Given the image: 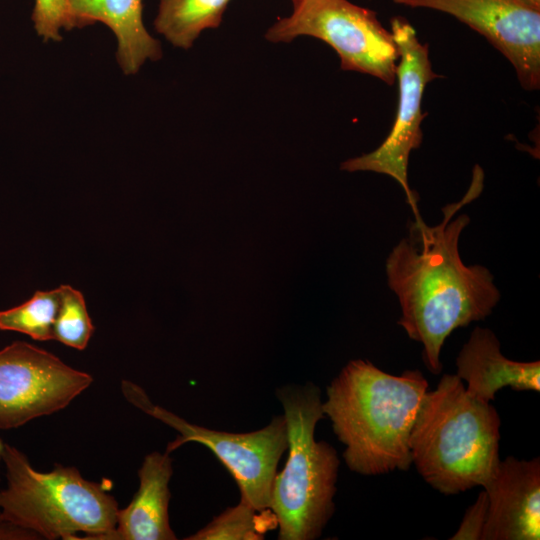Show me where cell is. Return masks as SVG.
Wrapping results in <instances>:
<instances>
[{"label":"cell","mask_w":540,"mask_h":540,"mask_svg":"<svg viewBox=\"0 0 540 540\" xmlns=\"http://www.w3.org/2000/svg\"><path fill=\"white\" fill-rule=\"evenodd\" d=\"M482 184L483 173L476 167L469 190L442 209L441 222L429 226L421 216L408 221L407 236L386 259L388 286L401 307L398 324L422 344V361L434 375L442 371L441 351L450 334L484 320L500 299L489 269L465 265L459 252L470 218L456 213L479 196Z\"/></svg>","instance_id":"cell-1"},{"label":"cell","mask_w":540,"mask_h":540,"mask_svg":"<svg viewBox=\"0 0 540 540\" xmlns=\"http://www.w3.org/2000/svg\"><path fill=\"white\" fill-rule=\"evenodd\" d=\"M427 391L420 370L397 376L368 360L349 361L322 401L324 416L345 446L347 467L366 476L408 470L410 435Z\"/></svg>","instance_id":"cell-2"},{"label":"cell","mask_w":540,"mask_h":540,"mask_svg":"<svg viewBox=\"0 0 540 540\" xmlns=\"http://www.w3.org/2000/svg\"><path fill=\"white\" fill-rule=\"evenodd\" d=\"M501 420L490 402L470 396L456 374H444L427 391L410 435L412 464L444 495H455L494 476Z\"/></svg>","instance_id":"cell-3"},{"label":"cell","mask_w":540,"mask_h":540,"mask_svg":"<svg viewBox=\"0 0 540 540\" xmlns=\"http://www.w3.org/2000/svg\"><path fill=\"white\" fill-rule=\"evenodd\" d=\"M283 407L288 458L271 489L270 510L279 540L319 538L335 511L339 457L326 441L315 439L324 418L321 390L313 383L285 385L276 392Z\"/></svg>","instance_id":"cell-4"},{"label":"cell","mask_w":540,"mask_h":540,"mask_svg":"<svg viewBox=\"0 0 540 540\" xmlns=\"http://www.w3.org/2000/svg\"><path fill=\"white\" fill-rule=\"evenodd\" d=\"M7 486L0 491V516L39 539L109 540L118 503L107 488L83 478L75 467L35 470L20 450L5 444Z\"/></svg>","instance_id":"cell-5"},{"label":"cell","mask_w":540,"mask_h":540,"mask_svg":"<svg viewBox=\"0 0 540 540\" xmlns=\"http://www.w3.org/2000/svg\"><path fill=\"white\" fill-rule=\"evenodd\" d=\"M292 13L266 32L271 42L311 36L330 45L341 68L371 75L388 85L396 80L398 48L377 13L349 0H295Z\"/></svg>","instance_id":"cell-6"},{"label":"cell","mask_w":540,"mask_h":540,"mask_svg":"<svg viewBox=\"0 0 540 540\" xmlns=\"http://www.w3.org/2000/svg\"><path fill=\"white\" fill-rule=\"evenodd\" d=\"M122 389L129 402L178 431L179 436L168 444L166 452L170 453L187 442L206 446L237 483L241 500L256 510L269 508L277 465L288 446L283 415L273 417L267 426L252 432L217 431L189 423L154 405L142 388L134 383L125 381Z\"/></svg>","instance_id":"cell-7"},{"label":"cell","mask_w":540,"mask_h":540,"mask_svg":"<svg viewBox=\"0 0 540 540\" xmlns=\"http://www.w3.org/2000/svg\"><path fill=\"white\" fill-rule=\"evenodd\" d=\"M391 33L399 54L396 69L398 107L393 126L379 147L344 161L341 169L348 172L371 171L393 178L402 187L415 217H419L418 196L408 182L409 157L422 142L425 88L440 75L432 69L428 44L420 42L415 29L405 18L391 19Z\"/></svg>","instance_id":"cell-8"},{"label":"cell","mask_w":540,"mask_h":540,"mask_svg":"<svg viewBox=\"0 0 540 540\" xmlns=\"http://www.w3.org/2000/svg\"><path fill=\"white\" fill-rule=\"evenodd\" d=\"M93 377L25 341L0 350V429L23 426L68 406Z\"/></svg>","instance_id":"cell-9"},{"label":"cell","mask_w":540,"mask_h":540,"mask_svg":"<svg viewBox=\"0 0 540 540\" xmlns=\"http://www.w3.org/2000/svg\"><path fill=\"white\" fill-rule=\"evenodd\" d=\"M449 14L484 36L514 67L520 85L540 87V8L525 0H393Z\"/></svg>","instance_id":"cell-10"},{"label":"cell","mask_w":540,"mask_h":540,"mask_svg":"<svg viewBox=\"0 0 540 540\" xmlns=\"http://www.w3.org/2000/svg\"><path fill=\"white\" fill-rule=\"evenodd\" d=\"M488 496L481 540H539L540 458L500 460L483 487Z\"/></svg>","instance_id":"cell-11"},{"label":"cell","mask_w":540,"mask_h":540,"mask_svg":"<svg viewBox=\"0 0 540 540\" xmlns=\"http://www.w3.org/2000/svg\"><path fill=\"white\" fill-rule=\"evenodd\" d=\"M456 375L467 383V393L491 402L504 387L514 391H540V362H520L505 357L497 336L475 327L456 358Z\"/></svg>","instance_id":"cell-12"},{"label":"cell","mask_w":540,"mask_h":540,"mask_svg":"<svg viewBox=\"0 0 540 540\" xmlns=\"http://www.w3.org/2000/svg\"><path fill=\"white\" fill-rule=\"evenodd\" d=\"M173 474L168 452L145 456L138 471L139 488L131 502L117 513L116 527L109 540H173L168 515Z\"/></svg>","instance_id":"cell-13"},{"label":"cell","mask_w":540,"mask_h":540,"mask_svg":"<svg viewBox=\"0 0 540 540\" xmlns=\"http://www.w3.org/2000/svg\"><path fill=\"white\" fill-rule=\"evenodd\" d=\"M77 28L105 24L117 41L116 60L125 75L162 57L160 42L143 23L142 0H68Z\"/></svg>","instance_id":"cell-14"},{"label":"cell","mask_w":540,"mask_h":540,"mask_svg":"<svg viewBox=\"0 0 540 540\" xmlns=\"http://www.w3.org/2000/svg\"><path fill=\"white\" fill-rule=\"evenodd\" d=\"M231 0H159L155 30L173 46L189 49L202 31L219 27Z\"/></svg>","instance_id":"cell-15"},{"label":"cell","mask_w":540,"mask_h":540,"mask_svg":"<svg viewBox=\"0 0 540 540\" xmlns=\"http://www.w3.org/2000/svg\"><path fill=\"white\" fill-rule=\"evenodd\" d=\"M277 527L270 508L256 510L244 500L215 516L211 522L186 540H261Z\"/></svg>","instance_id":"cell-16"},{"label":"cell","mask_w":540,"mask_h":540,"mask_svg":"<svg viewBox=\"0 0 540 540\" xmlns=\"http://www.w3.org/2000/svg\"><path fill=\"white\" fill-rule=\"evenodd\" d=\"M60 299L59 287L36 291L23 304L0 311V330L20 332L37 341L53 339Z\"/></svg>","instance_id":"cell-17"},{"label":"cell","mask_w":540,"mask_h":540,"mask_svg":"<svg viewBox=\"0 0 540 540\" xmlns=\"http://www.w3.org/2000/svg\"><path fill=\"white\" fill-rule=\"evenodd\" d=\"M60 306L53 329V339L83 350L94 332L83 294L70 285L60 287Z\"/></svg>","instance_id":"cell-18"},{"label":"cell","mask_w":540,"mask_h":540,"mask_svg":"<svg viewBox=\"0 0 540 540\" xmlns=\"http://www.w3.org/2000/svg\"><path fill=\"white\" fill-rule=\"evenodd\" d=\"M31 18L44 41H60L63 30L77 28L68 0H35Z\"/></svg>","instance_id":"cell-19"},{"label":"cell","mask_w":540,"mask_h":540,"mask_svg":"<svg viewBox=\"0 0 540 540\" xmlns=\"http://www.w3.org/2000/svg\"><path fill=\"white\" fill-rule=\"evenodd\" d=\"M488 496L483 489L466 510L462 522L451 540H481L487 518Z\"/></svg>","instance_id":"cell-20"},{"label":"cell","mask_w":540,"mask_h":540,"mask_svg":"<svg viewBox=\"0 0 540 540\" xmlns=\"http://www.w3.org/2000/svg\"><path fill=\"white\" fill-rule=\"evenodd\" d=\"M0 539L5 540H34L39 539L34 533L20 528L0 516Z\"/></svg>","instance_id":"cell-21"},{"label":"cell","mask_w":540,"mask_h":540,"mask_svg":"<svg viewBox=\"0 0 540 540\" xmlns=\"http://www.w3.org/2000/svg\"><path fill=\"white\" fill-rule=\"evenodd\" d=\"M5 444L6 443L0 438V462L2 461Z\"/></svg>","instance_id":"cell-22"},{"label":"cell","mask_w":540,"mask_h":540,"mask_svg":"<svg viewBox=\"0 0 540 540\" xmlns=\"http://www.w3.org/2000/svg\"><path fill=\"white\" fill-rule=\"evenodd\" d=\"M525 1L536 8H540V0H525Z\"/></svg>","instance_id":"cell-23"},{"label":"cell","mask_w":540,"mask_h":540,"mask_svg":"<svg viewBox=\"0 0 540 540\" xmlns=\"http://www.w3.org/2000/svg\"><path fill=\"white\" fill-rule=\"evenodd\" d=\"M292 2H294L295 0H291Z\"/></svg>","instance_id":"cell-24"}]
</instances>
